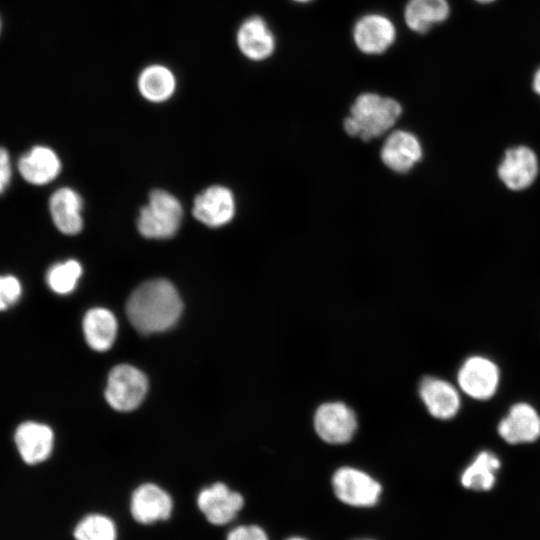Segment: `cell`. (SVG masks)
<instances>
[{"label":"cell","mask_w":540,"mask_h":540,"mask_svg":"<svg viewBox=\"0 0 540 540\" xmlns=\"http://www.w3.org/2000/svg\"><path fill=\"white\" fill-rule=\"evenodd\" d=\"M183 311L175 286L166 279H153L138 286L126 304L133 327L144 334L163 332L173 327Z\"/></svg>","instance_id":"6da1fadb"},{"label":"cell","mask_w":540,"mask_h":540,"mask_svg":"<svg viewBox=\"0 0 540 540\" xmlns=\"http://www.w3.org/2000/svg\"><path fill=\"white\" fill-rule=\"evenodd\" d=\"M402 114L400 103L391 97L367 92L360 94L344 120L350 136L367 141L379 137L392 128Z\"/></svg>","instance_id":"7a4b0ae2"},{"label":"cell","mask_w":540,"mask_h":540,"mask_svg":"<svg viewBox=\"0 0 540 540\" xmlns=\"http://www.w3.org/2000/svg\"><path fill=\"white\" fill-rule=\"evenodd\" d=\"M331 488L336 500L350 509L371 510L382 500V484L368 472L341 466L331 477Z\"/></svg>","instance_id":"3957f363"},{"label":"cell","mask_w":540,"mask_h":540,"mask_svg":"<svg viewBox=\"0 0 540 540\" xmlns=\"http://www.w3.org/2000/svg\"><path fill=\"white\" fill-rule=\"evenodd\" d=\"M182 214V206L176 197L164 190H154L148 204L140 211L138 231L146 238H170L178 231Z\"/></svg>","instance_id":"277c9868"},{"label":"cell","mask_w":540,"mask_h":540,"mask_svg":"<svg viewBox=\"0 0 540 540\" xmlns=\"http://www.w3.org/2000/svg\"><path fill=\"white\" fill-rule=\"evenodd\" d=\"M501 369L497 362L484 354L466 357L458 368V388L472 400L489 401L498 393Z\"/></svg>","instance_id":"5b68a950"},{"label":"cell","mask_w":540,"mask_h":540,"mask_svg":"<svg viewBox=\"0 0 540 540\" xmlns=\"http://www.w3.org/2000/svg\"><path fill=\"white\" fill-rule=\"evenodd\" d=\"M540 162L535 150L525 144L507 148L496 168L501 184L509 191L522 192L537 180Z\"/></svg>","instance_id":"8992f818"},{"label":"cell","mask_w":540,"mask_h":540,"mask_svg":"<svg viewBox=\"0 0 540 540\" xmlns=\"http://www.w3.org/2000/svg\"><path fill=\"white\" fill-rule=\"evenodd\" d=\"M147 391L146 375L132 365L120 364L109 373L105 399L113 409L128 412L142 403Z\"/></svg>","instance_id":"52a82bcc"},{"label":"cell","mask_w":540,"mask_h":540,"mask_svg":"<svg viewBox=\"0 0 540 540\" xmlns=\"http://www.w3.org/2000/svg\"><path fill=\"white\" fill-rule=\"evenodd\" d=\"M498 436L508 445H529L540 439V412L527 401L509 406L496 425Z\"/></svg>","instance_id":"ba28073f"},{"label":"cell","mask_w":540,"mask_h":540,"mask_svg":"<svg viewBox=\"0 0 540 540\" xmlns=\"http://www.w3.org/2000/svg\"><path fill=\"white\" fill-rule=\"evenodd\" d=\"M244 506L243 495L223 482L204 487L197 496L199 511L215 526H224L234 521Z\"/></svg>","instance_id":"9c48e42d"},{"label":"cell","mask_w":540,"mask_h":540,"mask_svg":"<svg viewBox=\"0 0 540 540\" xmlns=\"http://www.w3.org/2000/svg\"><path fill=\"white\" fill-rule=\"evenodd\" d=\"M314 427L323 441L344 444L352 439L357 429V420L354 412L344 403L329 402L318 407Z\"/></svg>","instance_id":"30bf717a"},{"label":"cell","mask_w":540,"mask_h":540,"mask_svg":"<svg viewBox=\"0 0 540 540\" xmlns=\"http://www.w3.org/2000/svg\"><path fill=\"white\" fill-rule=\"evenodd\" d=\"M396 27L385 15L370 13L359 18L354 24L352 37L359 51L367 55L386 52L395 42Z\"/></svg>","instance_id":"8fae6325"},{"label":"cell","mask_w":540,"mask_h":540,"mask_svg":"<svg viewBox=\"0 0 540 540\" xmlns=\"http://www.w3.org/2000/svg\"><path fill=\"white\" fill-rule=\"evenodd\" d=\"M130 514L139 524L151 525L168 520L173 512V499L162 487L155 483H143L132 493Z\"/></svg>","instance_id":"7c38bea8"},{"label":"cell","mask_w":540,"mask_h":540,"mask_svg":"<svg viewBox=\"0 0 540 540\" xmlns=\"http://www.w3.org/2000/svg\"><path fill=\"white\" fill-rule=\"evenodd\" d=\"M236 44L241 54L254 62L267 60L276 49V38L264 18H246L236 32Z\"/></svg>","instance_id":"4fadbf2b"},{"label":"cell","mask_w":540,"mask_h":540,"mask_svg":"<svg viewBox=\"0 0 540 540\" xmlns=\"http://www.w3.org/2000/svg\"><path fill=\"white\" fill-rule=\"evenodd\" d=\"M419 394L429 414L436 419L450 420L461 409L460 391L447 380L427 376L420 383Z\"/></svg>","instance_id":"5bb4252c"},{"label":"cell","mask_w":540,"mask_h":540,"mask_svg":"<svg viewBox=\"0 0 540 540\" xmlns=\"http://www.w3.org/2000/svg\"><path fill=\"white\" fill-rule=\"evenodd\" d=\"M192 212L201 223L210 227H220L234 217V196L224 186H210L195 198Z\"/></svg>","instance_id":"9a60e30c"},{"label":"cell","mask_w":540,"mask_h":540,"mask_svg":"<svg viewBox=\"0 0 540 540\" xmlns=\"http://www.w3.org/2000/svg\"><path fill=\"white\" fill-rule=\"evenodd\" d=\"M14 442L22 460L35 465L45 461L52 453L54 433L46 424L25 421L16 428Z\"/></svg>","instance_id":"2e32d148"},{"label":"cell","mask_w":540,"mask_h":540,"mask_svg":"<svg viewBox=\"0 0 540 540\" xmlns=\"http://www.w3.org/2000/svg\"><path fill=\"white\" fill-rule=\"evenodd\" d=\"M423 149L419 139L408 131L391 133L381 148L385 166L397 173L411 170L422 158Z\"/></svg>","instance_id":"e0dca14e"},{"label":"cell","mask_w":540,"mask_h":540,"mask_svg":"<svg viewBox=\"0 0 540 540\" xmlns=\"http://www.w3.org/2000/svg\"><path fill=\"white\" fill-rule=\"evenodd\" d=\"M18 170L26 182L45 185L58 176L61 162L51 148L37 145L19 159Z\"/></svg>","instance_id":"ac0fdd59"},{"label":"cell","mask_w":540,"mask_h":540,"mask_svg":"<svg viewBox=\"0 0 540 540\" xmlns=\"http://www.w3.org/2000/svg\"><path fill=\"white\" fill-rule=\"evenodd\" d=\"M501 465L498 454L490 449H481L462 470L460 484L472 491H489L496 484Z\"/></svg>","instance_id":"d6986e66"},{"label":"cell","mask_w":540,"mask_h":540,"mask_svg":"<svg viewBox=\"0 0 540 540\" xmlns=\"http://www.w3.org/2000/svg\"><path fill=\"white\" fill-rule=\"evenodd\" d=\"M49 210L57 229L66 235H75L82 230V199L71 188L56 190L50 197Z\"/></svg>","instance_id":"ffe728a7"},{"label":"cell","mask_w":540,"mask_h":540,"mask_svg":"<svg viewBox=\"0 0 540 540\" xmlns=\"http://www.w3.org/2000/svg\"><path fill=\"white\" fill-rule=\"evenodd\" d=\"M117 320L114 314L102 307L88 310L83 318V332L87 344L95 351H107L117 335Z\"/></svg>","instance_id":"44dd1931"},{"label":"cell","mask_w":540,"mask_h":540,"mask_svg":"<svg viewBox=\"0 0 540 540\" xmlns=\"http://www.w3.org/2000/svg\"><path fill=\"white\" fill-rule=\"evenodd\" d=\"M140 94L147 101L162 103L170 99L177 86L173 71L163 64H150L143 68L137 79Z\"/></svg>","instance_id":"7402d4cb"},{"label":"cell","mask_w":540,"mask_h":540,"mask_svg":"<svg viewBox=\"0 0 540 540\" xmlns=\"http://www.w3.org/2000/svg\"><path fill=\"white\" fill-rule=\"evenodd\" d=\"M449 13L447 0H409L405 6L404 20L411 31L425 33L445 21Z\"/></svg>","instance_id":"603a6c76"},{"label":"cell","mask_w":540,"mask_h":540,"mask_svg":"<svg viewBox=\"0 0 540 540\" xmlns=\"http://www.w3.org/2000/svg\"><path fill=\"white\" fill-rule=\"evenodd\" d=\"M75 540H117L118 530L114 520L103 513H89L76 524Z\"/></svg>","instance_id":"cb8c5ba5"},{"label":"cell","mask_w":540,"mask_h":540,"mask_svg":"<svg viewBox=\"0 0 540 540\" xmlns=\"http://www.w3.org/2000/svg\"><path fill=\"white\" fill-rule=\"evenodd\" d=\"M81 275L80 263L69 259L52 265L46 273V282L53 292L66 295L76 288Z\"/></svg>","instance_id":"d4e9b609"},{"label":"cell","mask_w":540,"mask_h":540,"mask_svg":"<svg viewBox=\"0 0 540 540\" xmlns=\"http://www.w3.org/2000/svg\"><path fill=\"white\" fill-rule=\"evenodd\" d=\"M22 295V285L14 275H0V311L16 304Z\"/></svg>","instance_id":"484cf974"},{"label":"cell","mask_w":540,"mask_h":540,"mask_svg":"<svg viewBox=\"0 0 540 540\" xmlns=\"http://www.w3.org/2000/svg\"><path fill=\"white\" fill-rule=\"evenodd\" d=\"M226 540H271V537L262 525L247 523L237 525L229 530Z\"/></svg>","instance_id":"4316f807"},{"label":"cell","mask_w":540,"mask_h":540,"mask_svg":"<svg viewBox=\"0 0 540 540\" xmlns=\"http://www.w3.org/2000/svg\"><path fill=\"white\" fill-rule=\"evenodd\" d=\"M12 176L10 156L6 149L0 147V194L9 186Z\"/></svg>","instance_id":"83f0119b"},{"label":"cell","mask_w":540,"mask_h":540,"mask_svg":"<svg viewBox=\"0 0 540 540\" xmlns=\"http://www.w3.org/2000/svg\"><path fill=\"white\" fill-rule=\"evenodd\" d=\"M532 87L534 92L540 97V68L536 71L533 77Z\"/></svg>","instance_id":"f1b7e54d"},{"label":"cell","mask_w":540,"mask_h":540,"mask_svg":"<svg viewBox=\"0 0 540 540\" xmlns=\"http://www.w3.org/2000/svg\"><path fill=\"white\" fill-rule=\"evenodd\" d=\"M282 540H312V539L304 534L292 533L285 536Z\"/></svg>","instance_id":"f546056e"},{"label":"cell","mask_w":540,"mask_h":540,"mask_svg":"<svg viewBox=\"0 0 540 540\" xmlns=\"http://www.w3.org/2000/svg\"><path fill=\"white\" fill-rule=\"evenodd\" d=\"M351 540H378V539L374 537H370V536H361V537L353 538Z\"/></svg>","instance_id":"4dcf8cb0"},{"label":"cell","mask_w":540,"mask_h":540,"mask_svg":"<svg viewBox=\"0 0 540 540\" xmlns=\"http://www.w3.org/2000/svg\"><path fill=\"white\" fill-rule=\"evenodd\" d=\"M292 1L297 2V3H308L312 0H292Z\"/></svg>","instance_id":"1f68e13d"},{"label":"cell","mask_w":540,"mask_h":540,"mask_svg":"<svg viewBox=\"0 0 540 540\" xmlns=\"http://www.w3.org/2000/svg\"><path fill=\"white\" fill-rule=\"evenodd\" d=\"M478 2H481V3H489V2H492L494 0H476Z\"/></svg>","instance_id":"d6a6232c"},{"label":"cell","mask_w":540,"mask_h":540,"mask_svg":"<svg viewBox=\"0 0 540 540\" xmlns=\"http://www.w3.org/2000/svg\"><path fill=\"white\" fill-rule=\"evenodd\" d=\"M1 31H2V21H1V18H0V34H1Z\"/></svg>","instance_id":"836d02e7"}]
</instances>
